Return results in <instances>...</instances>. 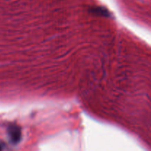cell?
Masks as SVG:
<instances>
[{
  "label": "cell",
  "mask_w": 151,
  "mask_h": 151,
  "mask_svg": "<svg viewBox=\"0 0 151 151\" xmlns=\"http://www.w3.org/2000/svg\"><path fill=\"white\" fill-rule=\"evenodd\" d=\"M1 148H2V147H1V145H0V150H1Z\"/></svg>",
  "instance_id": "cell-2"
},
{
  "label": "cell",
  "mask_w": 151,
  "mask_h": 151,
  "mask_svg": "<svg viewBox=\"0 0 151 151\" xmlns=\"http://www.w3.org/2000/svg\"><path fill=\"white\" fill-rule=\"evenodd\" d=\"M9 138L13 144H17L21 139V130L16 125H11L7 128Z\"/></svg>",
  "instance_id": "cell-1"
}]
</instances>
